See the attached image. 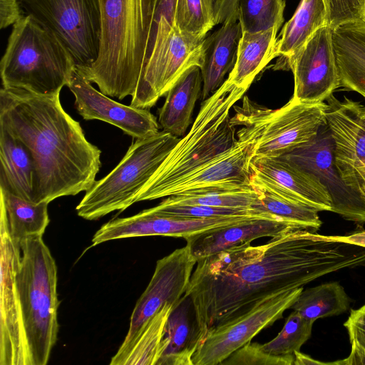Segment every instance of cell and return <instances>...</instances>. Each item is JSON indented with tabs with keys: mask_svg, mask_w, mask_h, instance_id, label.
Wrapping results in <instances>:
<instances>
[{
	"mask_svg": "<svg viewBox=\"0 0 365 365\" xmlns=\"http://www.w3.org/2000/svg\"><path fill=\"white\" fill-rule=\"evenodd\" d=\"M196 264L185 295L195 309L200 344L212 329L270 296L338 270L365 266V248L294 228L264 245L246 242Z\"/></svg>",
	"mask_w": 365,
	"mask_h": 365,
	"instance_id": "6da1fadb",
	"label": "cell"
},
{
	"mask_svg": "<svg viewBox=\"0 0 365 365\" xmlns=\"http://www.w3.org/2000/svg\"><path fill=\"white\" fill-rule=\"evenodd\" d=\"M0 125L33 155L34 203L86 192L96 181L101 151L86 139L79 122L65 111L60 93L41 96L2 87Z\"/></svg>",
	"mask_w": 365,
	"mask_h": 365,
	"instance_id": "7a4b0ae2",
	"label": "cell"
},
{
	"mask_svg": "<svg viewBox=\"0 0 365 365\" xmlns=\"http://www.w3.org/2000/svg\"><path fill=\"white\" fill-rule=\"evenodd\" d=\"M101 35L98 56L78 71L100 91L122 100L135 92L151 48L157 0H98Z\"/></svg>",
	"mask_w": 365,
	"mask_h": 365,
	"instance_id": "3957f363",
	"label": "cell"
},
{
	"mask_svg": "<svg viewBox=\"0 0 365 365\" xmlns=\"http://www.w3.org/2000/svg\"><path fill=\"white\" fill-rule=\"evenodd\" d=\"M247 91L227 78L202 101L189 132L179 140L142 188L136 202L162 198L169 187L205 168L237 143L230 111Z\"/></svg>",
	"mask_w": 365,
	"mask_h": 365,
	"instance_id": "277c9868",
	"label": "cell"
},
{
	"mask_svg": "<svg viewBox=\"0 0 365 365\" xmlns=\"http://www.w3.org/2000/svg\"><path fill=\"white\" fill-rule=\"evenodd\" d=\"M76 65L57 36L30 15L13 25L0 62L2 87L53 95L70 83Z\"/></svg>",
	"mask_w": 365,
	"mask_h": 365,
	"instance_id": "5b68a950",
	"label": "cell"
},
{
	"mask_svg": "<svg viewBox=\"0 0 365 365\" xmlns=\"http://www.w3.org/2000/svg\"><path fill=\"white\" fill-rule=\"evenodd\" d=\"M16 273L30 365H46L58 331L57 266L42 236L21 243Z\"/></svg>",
	"mask_w": 365,
	"mask_h": 365,
	"instance_id": "8992f818",
	"label": "cell"
},
{
	"mask_svg": "<svg viewBox=\"0 0 365 365\" xmlns=\"http://www.w3.org/2000/svg\"><path fill=\"white\" fill-rule=\"evenodd\" d=\"M180 139L165 130L136 139L117 166L86 192L76 206L78 215L95 220L136 202L142 188Z\"/></svg>",
	"mask_w": 365,
	"mask_h": 365,
	"instance_id": "52a82bcc",
	"label": "cell"
},
{
	"mask_svg": "<svg viewBox=\"0 0 365 365\" xmlns=\"http://www.w3.org/2000/svg\"><path fill=\"white\" fill-rule=\"evenodd\" d=\"M326 102L304 103L293 97L282 107L270 109L244 96L234 106V125L255 140L252 159L277 158L307 143L326 121Z\"/></svg>",
	"mask_w": 365,
	"mask_h": 365,
	"instance_id": "ba28073f",
	"label": "cell"
},
{
	"mask_svg": "<svg viewBox=\"0 0 365 365\" xmlns=\"http://www.w3.org/2000/svg\"><path fill=\"white\" fill-rule=\"evenodd\" d=\"M205 38L184 33L175 23L160 16L155 22L148 58L130 105L151 108L187 69L195 66L200 68Z\"/></svg>",
	"mask_w": 365,
	"mask_h": 365,
	"instance_id": "9c48e42d",
	"label": "cell"
},
{
	"mask_svg": "<svg viewBox=\"0 0 365 365\" xmlns=\"http://www.w3.org/2000/svg\"><path fill=\"white\" fill-rule=\"evenodd\" d=\"M25 15L50 29L70 52L78 71L96 61L101 43L98 0H19Z\"/></svg>",
	"mask_w": 365,
	"mask_h": 365,
	"instance_id": "30bf717a",
	"label": "cell"
},
{
	"mask_svg": "<svg viewBox=\"0 0 365 365\" xmlns=\"http://www.w3.org/2000/svg\"><path fill=\"white\" fill-rule=\"evenodd\" d=\"M276 158L316 177L329 195L331 212L354 222L359 230L363 228L365 200L346 183L338 170L334 143L327 123L312 140Z\"/></svg>",
	"mask_w": 365,
	"mask_h": 365,
	"instance_id": "8fae6325",
	"label": "cell"
},
{
	"mask_svg": "<svg viewBox=\"0 0 365 365\" xmlns=\"http://www.w3.org/2000/svg\"><path fill=\"white\" fill-rule=\"evenodd\" d=\"M196 263L197 259L187 245L157 261L153 277L132 312L128 331L110 365H120L140 331L165 304H178Z\"/></svg>",
	"mask_w": 365,
	"mask_h": 365,
	"instance_id": "7c38bea8",
	"label": "cell"
},
{
	"mask_svg": "<svg viewBox=\"0 0 365 365\" xmlns=\"http://www.w3.org/2000/svg\"><path fill=\"white\" fill-rule=\"evenodd\" d=\"M302 290L303 287L275 294L257 303L247 313L212 329L193 354L192 364H220L262 329L281 319Z\"/></svg>",
	"mask_w": 365,
	"mask_h": 365,
	"instance_id": "4fadbf2b",
	"label": "cell"
},
{
	"mask_svg": "<svg viewBox=\"0 0 365 365\" xmlns=\"http://www.w3.org/2000/svg\"><path fill=\"white\" fill-rule=\"evenodd\" d=\"M0 365H30L16 285L21 247L10 235L5 208L0 203Z\"/></svg>",
	"mask_w": 365,
	"mask_h": 365,
	"instance_id": "5bb4252c",
	"label": "cell"
},
{
	"mask_svg": "<svg viewBox=\"0 0 365 365\" xmlns=\"http://www.w3.org/2000/svg\"><path fill=\"white\" fill-rule=\"evenodd\" d=\"M282 66L293 73L294 98L310 103L324 102L340 88L331 27L318 29Z\"/></svg>",
	"mask_w": 365,
	"mask_h": 365,
	"instance_id": "9a60e30c",
	"label": "cell"
},
{
	"mask_svg": "<svg viewBox=\"0 0 365 365\" xmlns=\"http://www.w3.org/2000/svg\"><path fill=\"white\" fill-rule=\"evenodd\" d=\"M272 215L224 216L194 218L172 215L155 207L127 217L112 219L94 234L92 246L113 240L143 236H170L186 238L195 234L247 220Z\"/></svg>",
	"mask_w": 365,
	"mask_h": 365,
	"instance_id": "2e32d148",
	"label": "cell"
},
{
	"mask_svg": "<svg viewBox=\"0 0 365 365\" xmlns=\"http://www.w3.org/2000/svg\"><path fill=\"white\" fill-rule=\"evenodd\" d=\"M75 97V107L84 120H100L122 130L133 138L157 134L160 125L149 110L121 104L94 88L84 76L75 69L67 86Z\"/></svg>",
	"mask_w": 365,
	"mask_h": 365,
	"instance_id": "e0dca14e",
	"label": "cell"
},
{
	"mask_svg": "<svg viewBox=\"0 0 365 365\" xmlns=\"http://www.w3.org/2000/svg\"><path fill=\"white\" fill-rule=\"evenodd\" d=\"M326 103V121L342 178L354 170H365V106L346 97L339 101L333 94Z\"/></svg>",
	"mask_w": 365,
	"mask_h": 365,
	"instance_id": "ac0fdd59",
	"label": "cell"
},
{
	"mask_svg": "<svg viewBox=\"0 0 365 365\" xmlns=\"http://www.w3.org/2000/svg\"><path fill=\"white\" fill-rule=\"evenodd\" d=\"M250 170L252 187L267 188L319 212H331L328 192L312 175L276 158L252 159Z\"/></svg>",
	"mask_w": 365,
	"mask_h": 365,
	"instance_id": "d6986e66",
	"label": "cell"
},
{
	"mask_svg": "<svg viewBox=\"0 0 365 365\" xmlns=\"http://www.w3.org/2000/svg\"><path fill=\"white\" fill-rule=\"evenodd\" d=\"M294 228L300 227L274 216L255 217L187 237L186 245L198 259L259 237L272 238Z\"/></svg>",
	"mask_w": 365,
	"mask_h": 365,
	"instance_id": "ffe728a7",
	"label": "cell"
},
{
	"mask_svg": "<svg viewBox=\"0 0 365 365\" xmlns=\"http://www.w3.org/2000/svg\"><path fill=\"white\" fill-rule=\"evenodd\" d=\"M242 34L237 9L222 26L204 41L202 99L208 98L225 82V75L235 66Z\"/></svg>",
	"mask_w": 365,
	"mask_h": 365,
	"instance_id": "44dd1931",
	"label": "cell"
},
{
	"mask_svg": "<svg viewBox=\"0 0 365 365\" xmlns=\"http://www.w3.org/2000/svg\"><path fill=\"white\" fill-rule=\"evenodd\" d=\"M200 341L192 301L184 294L167 320L161 354L156 365H193L192 357Z\"/></svg>",
	"mask_w": 365,
	"mask_h": 365,
	"instance_id": "7402d4cb",
	"label": "cell"
},
{
	"mask_svg": "<svg viewBox=\"0 0 365 365\" xmlns=\"http://www.w3.org/2000/svg\"><path fill=\"white\" fill-rule=\"evenodd\" d=\"M0 189L34 202L35 161L30 149L0 125Z\"/></svg>",
	"mask_w": 365,
	"mask_h": 365,
	"instance_id": "603a6c76",
	"label": "cell"
},
{
	"mask_svg": "<svg viewBox=\"0 0 365 365\" xmlns=\"http://www.w3.org/2000/svg\"><path fill=\"white\" fill-rule=\"evenodd\" d=\"M340 87L365 98V21L332 30Z\"/></svg>",
	"mask_w": 365,
	"mask_h": 365,
	"instance_id": "cb8c5ba5",
	"label": "cell"
},
{
	"mask_svg": "<svg viewBox=\"0 0 365 365\" xmlns=\"http://www.w3.org/2000/svg\"><path fill=\"white\" fill-rule=\"evenodd\" d=\"M202 77L199 66L187 69L165 95L159 109L158 123L163 130L183 136L192 123L196 101L202 94Z\"/></svg>",
	"mask_w": 365,
	"mask_h": 365,
	"instance_id": "d4e9b609",
	"label": "cell"
},
{
	"mask_svg": "<svg viewBox=\"0 0 365 365\" xmlns=\"http://www.w3.org/2000/svg\"><path fill=\"white\" fill-rule=\"evenodd\" d=\"M279 29L274 26L256 33L242 31L237 60L227 78L232 83L248 90L256 76L274 58Z\"/></svg>",
	"mask_w": 365,
	"mask_h": 365,
	"instance_id": "484cf974",
	"label": "cell"
},
{
	"mask_svg": "<svg viewBox=\"0 0 365 365\" xmlns=\"http://www.w3.org/2000/svg\"><path fill=\"white\" fill-rule=\"evenodd\" d=\"M327 25L323 0H301L277 36L274 56L283 61L296 53L320 28Z\"/></svg>",
	"mask_w": 365,
	"mask_h": 365,
	"instance_id": "4316f807",
	"label": "cell"
},
{
	"mask_svg": "<svg viewBox=\"0 0 365 365\" xmlns=\"http://www.w3.org/2000/svg\"><path fill=\"white\" fill-rule=\"evenodd\" d=\"M0 203L5 208L13 242L21 243L31 236H43L50 219L46 202L34 203L0 189Z\"/></svg>",
	"mask_w": 365,
	"mask_h": 365,
	"instance_id": "83f0119b",
	"label": "cell"
},
{
	"mask_svg": "<svg viewBox=\"0 0 365 365\" xmlns=\"http://www.w3.org/2000/svg\"><path fill=\"white\" fill-rule=\"evenodd\" d=\"M350 304L344 288L338 282H331L303 289L291 308L314 322L318 319L341 314Z\"/></svg>",
	"mask_w": 365,
	"mask_h": 365,
	"instance_id": "f1b7e54d",
	"label": "cell"
},
{
	"mask_svg": "<svg viewBox=\"0 0 365 365\" xmlns=\"http://www.w3.org/2000/svg\"><path fill=\"white\" fill-rule=\"evenodd\" d=\"M259 193L252 209L268 213L312 232H317L322 222L317 209L259 186L252 187Z\"/></svg>",
	"mask_w": 365,
	"mask_h": 365,
	"instance_id": "f546056e",
	"label": "cell"
},
{
	"mask_svg": "<svg viewBox=\"0 0 365 365\" xmlns=\"http://www.w3.org/2000/svg\"><path fill=\"white\" fill-rule=\"evenodd\" d=\"M175 307L165 304L147 322L120 365H156L161 354L165 327Z\"/></svg>",
	"mask_w": 365,
	"mask_h": 365,
	"instance_id": "4dcf8cb0",
	"label": "cell"
},
{
	"mask_svg": "<svg viewBox=\"0 0 365 365\" xmlns=\"http://www.w3.org/2000/svg\"><path fill=\"white\" fill-rule=\"evenodd\" d=\"M284 0H237V9L243 32L256 33L284 23Z\"/></svg>",
	"mask_w": 365,
	"mask_h": 365,
	"instance_id": "1f68e13d",
	"label": "cell"
},
{
	"mask_svg": "<svg viewBox=\"0 0 365 365\" xmlns=\"http://www.w3.org/2000/svg\"><path fill=\"white\" fill-rule=\"evenodd\" d=\"M217 0H176L174 23L179 29L205 38L215 26Z\"/></svg>",
	"mask_w": 365,
	"mask_h": 365,
	"instance_id": "d6a6232c",
	"label": "cell"
},
{
	"mask_svg": "<svg viewBox=\"0 0 365 365\" xmlns=\"http://www.w3.org/2000/svg\"><path fill=\"white\" fill-rule=\"evenodd\" d=\"M314 322L294 311L287 318L281 331L272 341L262 344L266 353L277 356L294 355L310 338Z\"/></svg>",
	"mask_w": 365,
	"mask_h": 365,
	"instance_id": "836d02e7",
	"label": "cell"
},
{
	"mask_svg": "<svg viewBox=\"0 0 365 365\" xmlns=\"http://www.w3.org/2000/svg\"><path fill=\"white\" fill-rule=\"evenodd\" d=\"M258 197V192L253 188L247 190L170 196L164 199L160 203L168 205H200L212 207L252 209V207L257 202Z\"/></svg>",
	"mask_w": 365,
	"mask_h": 365,
	"instance_id": "e575fe53",
	"label": "cell"
},
{
	"mask_svg": "<svg viewBox=\"0 0 365 365\" xmlns=\"http://www.w3.org/2000/svg\"><path fill=\"white\" fill-rule=\"evenodd\" d=\"M344 326L349 334L351 351L346 359L331 364L365 365V305L351 309Z\"/></svg>",
	"mask_w": 365,
	"mask_h": 365,
	"instance_id": "d590c367",
	"label": "cell"
},
{
	"mask_svg": "<svg viewBox=\"0 0 365 365\" xmlns=\"http://www.w3.org/2000/svg\"><path fill=\"white\" fill-rule=\"evenodd\" d=\"M155 208L166 214L194 218L268 215V213L260 212L253 209L212 207L200 205H168L160 203L155 206Z\"/></svg>",
	"mask_w": 365,
	"mask_h": 365,
	"instance_id": "8d00e7d4",
	"label": "cell"
},
{
	"mask_svg": "<svg viewBox=\"0 0 365 365\" xmlns=\"http://www.w3.org/2000/svg\"><path fill=\"white\" fill-rule=\"evenodd\" d=\"M294 356H273L264 351L262 344L250 341L233 352L220 364L224 365H293Z\"/></svg>",
	"mask_w": 365,
	"mask_h": 365,
	"instance_id": "74e56055",
	"label": "cell"
},
{
	"mask_svg": "<svg viewBox=\"0 0 365 365\" xmlns=\"http://www.w3.org/2000/svg\"><path fill=\"white\" fill-rule=\"evenodd\" d=\"M327 25L332 30L350 23L365 21V0H323Z\"/></svg>",
	"mask_w": 365,
	"mask_h": 365,
	"instance_id": "f35d334b",
	"label": "cell"
},
{
	"mask_svg": "<svg viewBox=\"0 0 365 365\" xmlns=\"http://www.w3.org/2000/svg\"><path fill=\"white\" fill-rule=\"evenodd\" d=\"M25 16L19 0H0V28L14 25Z\"/></svg>",
	"mask_w": 365,
	"mask_h": 365,
	"instance_id": "ab89813d",
	"label": "cell"
},
{
	"mask_svg": "<svg viewBox=\"0 0 365 365\" xmlns=\"http://www.w3.org/2000/svg\"><path fill=\"white\" fill-rule=\"evenodd\" d=\"M237 0H217L215 6V25L222 24L237 10Z\"/></svg>",
	"mask_w": 365,
	"mask_h": 365,
	"instance_id": "60d3db41",
	"label": "cell"
},
{
	"mask_svg": "<svg viewBox=\"0 0 365 365\" xmlns=\"http://www.w3.org/2000/svg\"><path fill=\"white\" fill-rule=\"evenodd\" d=\"M343 179L348 185L357 190L365 200V170H354Z\"/></svg>",
	"mask_w": 365,
	"mask_h": 365,
	"instance_id": "b9f144b4",
	"label": "cell"
},
{
	"mask_svg": "<svg viewBox=\"0 0 365 365\" xmlns=\"http://www.w3.org/2000/svg\"><path fill=\"white\" fill-rule=\"evenodd\" d=\"M175 4L176 0H157L155 22L160 16H163L173 24Z\"/></svg>",
	"mask_w": 365,
	"mask_h": 365,
	"instance_id": "7bdbcfd3",
	"label": "cell"
},
{
	"mask_svg": "<svg viewBox=\"0 0 365 365\" xmlns=\"http://www.w3.org/2000/svg\"><path fill=\"white\" fill-rule=\"evenodd\" d=\"M327 237L334 241L351 244L365 248V230H361L348 235H327Z\"/></svg>",
	"mask_w": 365,
	"mask_h": 365,
	"instance_id": "ee69618b",
	"label": "cell"
},
{
	"mask_svg": "<svg viewBox=\"0 0 365 365\" xmlns=\"http://www.w3.org/2000/svg\"><path fill=\"white\" fill-rule=\"evenodd\" d=\"M294 363L293 365H310V364H331V362H322L316 359H312L309 355L300 352V351H296L294 353Z\"/></svg>",
	"mask_w": 365,
	"mask_h": 365,
	"instance_id": "f6af8a7d",
	"label": "cell"
}]
</instances>
